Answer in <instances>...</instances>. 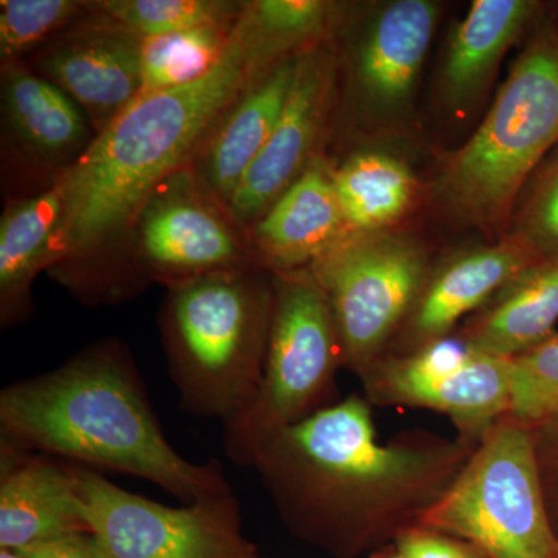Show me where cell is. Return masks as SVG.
<instances>
[{
  "instance_id": "16",
  "label": "cell",
  "mask_w": 558,
  "mask_h": 558,
  "mask_svg": "<svg viewBox=\"0 0 558 558\" xmlns=\"http://www.w3.org/2000/svg\"><path fill=\"white\" fill-rule=\"evenodd\" d=\"M438 13L428 0H395L374 14L352 64L355 90L369 112L395 116L409 106Z\"/></svg>"
},
{
  "instance_id": "14",
  "label": "cell",
  "mask_w": 558,
  "mask_h": 558,
  "mask_svg": "<svg viewBox=\"0 0 558 558\" xmlns=\"http://www.w3.org/2000/svg\"><path fill=\"white\" fill-rule=\"evenodd\" d=\"M537 258L506 234L498 244L457 253L429 274L416 306L387 355H403L453 333ZM381 360V359H380Z\"/></svg>"
},
{
  "instance_id": "27",
  "label": "cell",
  "mask_w": 558,
  "mask_h": 558,
  "mask_svg": "<svg viewBox=\"0 0 558 558\" xmlns=\"http://www.w3.org/2000/svg\"><path fill=\"white\" fill-rule=\"evenodd\" d=\"M87 13L76 0H2L0 2V60L24 61Z\"/></svg>"
},
{
  "instance_id": "6",
  "label": "cell",
  "mask_w": 558,
  "mask_h": 558,
  "mask_svg": "<svg viewBox=\"0 0 558 558\" xmlns=\"http://www.w3.org/2000/svg\"><path fill=\"white\" fill-rule=\"evenodd\" d=\"M417 526L468 539L486 558H558L532 424L495 422Z\"/></svg>"
},
{
  "instance_id": "22",
  "label": "cell",
  "mask_w": 558,
  "mask_h": 558,
  "mask_svg": "<svg viewBox=\"0 0 558 558\" xmlns=\"http://www.w3.org/2000/svg\"><path fill=\"white\" fill-rule=\"evenodd\" d=\"M539 10L532 0H475L451 35L444 62V94L454 109L468 108L497 72L506 51Z\"/></svg>"
},
{
  "instance_id": "12",
  "label": "cell",
  "mask_w": 558,
  "mask_h": 558,
  "mask_svg": "<svg viewBox=\"0 0 558 558\" xmlns=\"http://www.w3.org/2000/svg\"><path fill=\"white\" fill-rule=\"evenodd\" d=\"M25 64L78 102L95 135L142 90V39L89 10Z\"/></svg>"
},
{
  "instance_id": "10",
  "label": "cell",
  "mask_w": 558,
  "mask_h": 558,
  "mask_svg": "<svg viewBox=\"0 0 558 558\" xmlns=\"http://www.w3.org/2000/svg\"><path fill=\"white\" fill-rule=\"evenodd\" d=\"M360 381L371 405L435 411L473 442L512 411L513 359L475 351L459 333L388 355Z\"/></svg>"
},
{
  "instance_id": "18",
  "label": "cell",
  "mask_w": 558,
  "mask_h": 558,
  "mask_svg": "<svg viewBox=\"0 0 558 558\" xmlns=\"http://www.w3.org/2000/svg\"><path fill=\"white\" fill-rule=\"evenodd\" d=\"M2 113L10 140L39 167L69 170L95 138L78 102L24 61L2 64Z\"/></svg>"
},
{
  "instance_id": "13",
  "label": "cell",
  "mask_w": 558,
  "mask_h": 558,
  "mask_svg": "<svg viewBox=\"0 0 558 558\" xmlns=\"http://www.w3.org/2000/svg\"><path fill=\"white\" fill-rule=\"evenodd\" d=\"M333 75V54L323 40L296 54L281 116L227 205L238 227L250 229L315 159L312 150L329 109Z\"/></svg>"
},
{
  "instance_id": "19",
  "label": "cell",
  "mask_w": 558,
  "mask_h": 558,
  "mask_svg": "<svg viewBox=\"0 0 558 558\" xmlns=\"http://www.w3.org/2000/svg\"><path fill=\"white\" fill-rule=\"evenodd\" d=\"M295 57L279 62L256 81L218 121L191 163L201 185L220 207L227 205L266 146L284 108Z\"/></svg>"
},
{
  "instance_id": "4",
  "label": "cell",
  "mask_w": 558,
  "mask_h": 558,
  "mask_svg": "<svg viewBox=\"0 0 558 558\" xmlns=\"http://www.w3.org/2000/svg\"><path fill=\"white\" fill-rule=\"evenodd\" d=\"M275 310L274 271H218L168 288L160 326L180 405L223 427L263 379Z\"/></svg>"
},
{
  "instance_id": "5",
  "label": "cell",
  "mask_w": 558,
  "mask_h": 558,
  "mask_svg": "<svg viewBox=\"0 0 558 558\" xmlns=\"http://www.w3.org/2000/svg\"><path fill=\"white\" fill-rule=\"evenodd\" d=\"M558 146V32L545 25L521 51L483 123L444 165L439 194L492 230L510 223L524 186Z\"/></svg>"
},
{
  "instance_id": "33",
  "label": "cell",
  "mask_w": 558,
  "mask_h": 558,
  "mask_svg": "<svg viewBox=\"0 0 558 558\" xmlns=\"http://www.w3.org/2000/svg\"><path fill=\"white\" fill-rule=\"evenodd\" d=\"M369 558H403L400 556L399 550L395 548V546H388V548L379 550V553L374 554Z\"/></svg>"
},
{
  "instance_id": "31",
  "label": "cell",
  "mask_w": 558,
  "mask_h": 558,
  "mask_svg": "<svg viewBox=\"0 0 558 558\" xmlns=\"http://www.w3.org/2000/svg\"><path fill=\"white\" fill-rule=\"evenodd\" d=\"M22 558H106L92 532L64 535L16 553Z\"/></svg>"
},
{
  "instance_id": "23",
  "label": "cell",
  "mask_w": 558,
  "mask_h": 558,
  "mask_svg": "<svg viewBox=\"0 0 558 558\" xmlns=\"http://www.w3.org/2000/svg\"><path fill=\"white\" fill-rule=\"evenodd\" d=\"M333 190L349 233H380L405 215L416 196L413 172L396 157L360 153L332 170Z\"/></svg>"
},
{
  "instance_id": "20",
  "label": "cell",
  "mask_w": 558,
  "mask_h": 558,
  "mask_svg": "<svg viewBox=\"0 0 558 558\" xmlns=\"http://www.w3.org/2000/svg\"><path fill=\"white\" fill-rule=\"evenodd\" d=\"M557 323L558 255L517 275L458 333L475 351L515 359L556 333Z\"/></svg>"
},
{
  "instance_id": "15",
  "label": "cell",
  "mask_w": 558,
  "mask_h": 558,
  "mask_svg": "<svg viewBox=\"0 0 558 558\" xmlns=\"http://www.w3.org/2000/svg\"><path fill=\"white\" fill-rule=\"evenodd\" d=\"M78 532H90L78 465L0 444V550L20 553Z\"/></svg>"
},
{
  "instance_id": "28",
  "label": "cell",
  "mask_w": 558,
  "mask_h": 558,
  "mask_svg": "<svg viewBox=\"0 0 558 558\" xmlns=\"http://www.w3.org/2000/svg\"><path fill=\"white\" fill-rule=\"evenodd\" d=\"M508 236L537 259L558 255V146L542 161L521 193Z\"/></svg>"
},
{
  "instance_id": "2",
  "label": "cell",
  "mask_w": 558,
  "mask_h": 558,
  "mask_svg": "<svg viewBox=\"0 0 558 558\" xmlns=\"http://www.w3.org/2000/svg\"><path fill=\"white\" fill-rule=\"evenodd\" d=\"M281 61L260 43L245 3L229 47L204 78L140 95L95 135L61 174L64 216L51 271L80 295L100 296L109 250L134 226L161 182L190 168L209 132L242 95Z\"/></svg>"
},
{
  "instance_id": "21",
  "label": "cell",
  "mask_w": 558,
  "mask_h": 558,
  "mask_svg": "<svg viewBox=\"0 0 558 558\" xmlns=\"http://www.w3.org/2000/svg\"><path fill=\"white\" fill-rule=\"evenodd\" d=\"M64 216L61 175L40 193L11 202L0 219V322L3 328L32 317V288L51 256Z\"/></svg>"
},
{
  "instance_id": "25",
  "label": "cell",
  "mask_w": 558,
  "mask_h": 558,
  "mask_svg": "<svg viewBox=\"0 0 558 558\" xmlns=\"http://www.w3.org/2000/svg\"><path fill=\"white\" fill-rule=\"evenodd\" d=\"M245 3L220 0H98L87 10L100 14L140 39L202 25L234 24Z\"/></svg>"
},
{
  "instance_id": "29",
  "label": "cell",
  "mask_w": 558,
  "mask_h": 558,
  "mask_svg": "<svg viewBox=\"0 0 558 558\" xmlns=\"http://www.w3.org/2000/svg\"><path fill=\"white\" fill-rule=\"evenodd\" d=\"M510 416L529 424L558 417V332L513 359Z\"/></svg>"
},
{
  "instance_id": "7",
  "label": "cell",
  "mask_w": 558,
  "mask_h": 558,
  "mask_svg": "<svg viewBox=\"0 0 558 558\" xmlns=\"http://www.w3.org/2000/svg\"><path fill=\"white\" fill-rule=\"evenodd\" d=\"M275 310L252 405L227 424V457L250 468L260 440L336 403L343 355L325 290L307 269L274 271Z\"/></svg>"
},
{
  "instance_id": "8",
  "label": "cell",
  "mask_w": 558,
  "mask_h": 558,
  "mask_svg": "<svg viewBox=\"0 0 558 558\" xmlns=\"http://www.w3.org/2000/svg\"><path fill=\"white\" fill-rule=\"evenodd\" d=\"M310 270L328 296L343 369L359 379L387 355L432 274L421 245L381 233H349Z\"/></svg>"
},
{
  "instance_id": "26",
  "label": "cell",
  "mask_w": 558,
  "mask_h": 558,
  "mask_svg": "<svg viewBox=\"0 0 558 558\" xmlns=\"http://www.w3.org/2000/svg\"><path fill=\"white\" fill-rule=\"evenodd\" d=\"M247 10L263 46L284 61L322 43L336 9L323 0H256Z\"/></svg>"
},
{
  "instance_id": "9",
  "label": "cell",
  "mask_w": 558,
  "mask_h": 558,
  "mask_svg": "<svg viewBox=\"0 0 558 558\" xmlns=\"http://www.w3.org/2000/svg\"><path fill=\"white\" fill-rule=\"evenodd\" d=\"M84 519L106 558H264L233 495L168 508L78 465Z\"/></svg>"
},
{
  "instance_id": "24",
  "label": "cell",
  "mask_w": 558,
  "mask_h": 558,
  "mask_svg": "<svg viewBox=\"0 0 558 558\" xmlns=\"http://www.w3.org/2000/svg\"><path fill=\"white\" fill-rule=\"evenodd\" d=\"M236 22L142 39L140 95L174 89L204 78L226 53Z\"/></svg>"
},
{
  "instance_id": "30",
  "label": "cell",
  "mask_w": 558,
  "mask_h": 558,
  "mask_svg": "<svg viewBox=\"0 0 558 558\" xmlns=\"http://www.w3.org/2000/svg\"><path fill=\"white\" fill-rule=\"evenodd\" d=\"M403 558H486L468 539L425 526H413L392 543Z\"/></svg>"
},
{
  "instance_id": "35",
  "label": "cell",
  "mask_w": 558,
  "mask_h": 558,
  "mask_svg": "<svg viewBox=\"0 0 558 558\" xmlns=\"http://www.w3.org/2000/svg\"><path fill=\"white\" fill-rule=\"evenodd\" d=\"M0 558H22L16 553H10V550H0Z\"/></svg>"
},
{
  "instance_id": "3",
  "label": "cell",
  "mask_w": 558,
  "mask_h": 558,
  "mask_svg": "<svg viewBox=\"0 0 558 558\" xmlns=\"http://www.w3.org/2000/svg\"><path fill=\"white\" fill-rule=\"evenodd\" d=\"M0 444L149 481L186 505L233 495L218 461L172 449L130 351L101 341L0 392Z\"/></svg>"
},
{
  "instance_id": "32",
  "label": "cell",
  "mask_w": 558,
  "mask_h": 558,
  "mask_svg": "<svg viewBox=\"0 0 558 558\" xmlns=\"http://www.w3.org/2000/svg\"><path fill=\"white\" fill-rule=\"evenodd\" d=\"M537 442L539 472L549 501L558 502V417L532 424Z\"/></svg>"
},
{
  "instance_id": "11",
  "label": "cell",
  "mask_w": 558,
  "mask_h": 558,
  "mask_svg": "<svg viewBox=\"0 0 558 558\" xmlns=\"http://www.w3.org/2000/svg\"><path fill=\"white\" fill-rule=\"evenodd\" d=\"M229 218L191 168L175 172L150 194L132 226V269L171 288L218 271L260 267Z\"/></svg>"
},
{
  "instance_id": "17",
  "label": "cell",
  "mask_w": 558,
  "mask_h": 558,
  "mask_svg": "<svg viewBox=\"0 0 558 558\" xmlns=\"http://www.w3.org/2000/svg\"><path fill=\"white\" fill-rule=\"evenodd\" d=\"M253 255L270 271L307 269L347 238L332 170L315 157L252 227Z\"/></svg>"
},
{
  "instance_id": "1",
  "label": "cell",
  "mask_w": 558,
  "mask_h": 558,
  "mask_svg": "<svg viewBox=\"0 0 558 558\" xmlns=\"http://www.w3.org/2000/svg\"><path fill=\"white\" fill-rule=\"evenodd\" d=\"M478 444L422 429L380 442L373 405L349 395L260 440L250 468L296 538L362 558L417 526Z\"/></svg>"
},
{
  "instance_id": "34",
  "label": "cell",
  "mask_w": 558,
  "mask_h": 558,
  "mask_svg": "<svg viewBox=\"0 0 558 558\" xmlns=\"http://www.w3.org/2000/svg\"><path fill=\"white\" fill-rule=\"evenodd\" d=\"M550 517H553L554 527H556L558 534V502L549 501Z\"/></svg>"
}]
</instances>
